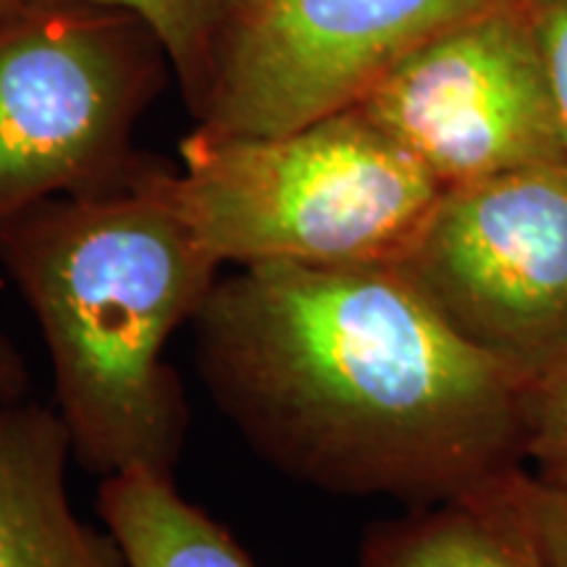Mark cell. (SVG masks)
Returning a JSON list of instances; mask_svg holds the SVG:
<instances>
[{"label": "cell", "instance_id": "1", "mask_svg": "<svg viewBox=\"0 0 567 567\" xmlns=\"http://www.w3.org/2000/svg\"><path fill=\"white\" fill-rule=\"evenodd\" d=\"M193 326L210 400L305 486L423 507L526 465L528 384L460 337L396 264L239 268Z\"/></svg>", "mask_w": 567, "mask_h": 567}, {"label": "cell", "instance_id": "2", "mask_svg": "<svg viewBox=\"0 0 567 567\" xmlns=\"http://www.w3.org/2000/svg\"><path fill=\"white\" fill-rule=\"evenodd\" d=\"M176 174L147 155L130 179L40 203L0 234V264L45 339L74 457L103 478L174 476L187 446V392L163 352L200 313L221 264L184 216Z\"/></svg>", "mask_w": 567, "mask_h": 567}, {"label": "cell", "instance_id": "3", "mask_svg": "<svg viewBox=\"0 0 567 567\" xmlns=\"http://www.w3.org/2000/svg\"><path fill=\"white\" fill-rule=\"evenodd\" d=\"M442 193L354 105L281 134L193 130L179 145V205L221 266L394 264Z\"/></svg>", "mask_w": 567, "mask_h": 567}, {"label": "cell", "instance_id": "4", "mask_svg": "<svg viewBox=\"0 0 567 567\" xmlns=\"http://www.w3.org/2000/svg\"><path fill=\"white\" fill-rule=\"evenodd\" d=\"M174 80L132 11L97 0H30L0 21V234L53 197L130 179L151 153L140 118Z\"/></svg>", "mask_w": 567, "mask_h": 567}, {"label": "cell", "instance_id": "5", "mask_svg": "<svg viewBox=\"0 0 567 567\" xmlns=\"http://www.w3.org/2000/svg\"><path fill=\"white\" fill-rule=\"evenodd\" d=\"M400 271L523 384L567 363V163L446 187Z\"/></svg>", "mask_w": 567, "mask_h": 567}, {"label": "cell", "instance_id": "6", "mask_svg": "<svg viewBox=\"0 0 567 567\" xmlns=\"http://www.w3.org/2000/svg\"><path fill=\"white\" fill-rule=\"evenodd\" d=\"M354 109L444 189L567 163L555 84L523 0H492L431 34Z\"/></svg>", "mask_w": 567, "mask_h": 567}, {"label": "cell", "instance_id": "7", "mask_svg": "<svg viewBox=\"0 0 567 567\" xmlns=\"http://www.w3.org/2000/svg\"><path fill=\"white\" fill-rule=\"evenodd\" d=\"M492 0H250L195 130L281 134L347 111L452 21Z\"/></svg>", "mask_w": 567, "mask_h": 567}, {"label": "cell", "instance_id": "8", "mask_svg": "<svg viewBox=\"0 0 567 567\" xmlns=\"http://www.w3.org/2000/svg\"><path fill=\"white\" fill-rule=\"evenodd\" d=\"M71 455L59 410L0 400V567H130L111 530L71 507Z\"/></svg>", "mask_w": 567, "mask_h": 567}, {"label": "cell", "instance_id": "9", "mask_svg": "<svg viewBox=\"0 0 567 567\" xmlns=\"http://www.w3.org/2000/svg\"><path fill=\"white\" fill-rule=\"evenodd\" d=\"M505 481L375 523L360 567H547Z\"/></svg>", "mask_w": 567, "mask_h": 567}, {"label": "cell", "instance_id": "10", "mask_svg": "<svg viewBox=\"0 0 567 567\" xmlns=\"http://www.w3.org/2000/svg\"><path fill=\"white\" fill-rule=\"evenodd\" d=\"M97 513L130 567H255L229 528L184 499L174 476L126 471L103 478Z\"/></svg>", "mask_w": 567, "mask_h": 567}, {"label": "cell", "instance_id": "11", "mask_svg": "<svg viewBox=\"0 0 567 567\" xmlns=\"http://www.w3.org/2000/svg\"><path fill=\"white\" fill-rule=\"evenodd\" d=\"M132 11L166 48L174 80L189 116H197L216 74L226 34L243 17L250 0H97Z\"/></svg>", "mask_w": 567, "mask_h": 567}, {"label": "cell", "instance_id": "12", "mask_svg": "<svg viewBox=\"0 0 567 567\" xmlns=\"http://www.w3.org/2000/svg\"><path fill=\"white\" fill-rule=\"evenodd\" d=\"M526 463L536 476L567 484V363L528 386Z\"/></svg>", "mask_w": 567, "mask_h": 567}, {"label": "cell", "instance_id": "13", "mask_svg": "<svg viewBox=\"0 0 567 567\" xmlns=\"http://www.w3.org/2000/svg\"><path fill=\"white\" fill-rule=\"evenodd\" d=\"M505 486L544 565L567 567V484H555L520 467L509 473Z\"/></svg>", "mask_w": 567, "mask_h": 567}, {"label": "cell", "instance_id": "14", "mask_svg": "<svg viewBox=\"0 0 567 567\" xmlns=\"http://www.w3.org/2000/svg\"><path fill=\"white\" fill-rule=\"evenodd\" d=\"M523 6H526L544 61L549 66L567 134V0H523Z\"/></svg>", "mask_w": 567, "mask_h": 567}, {"label": "cell", "instance_id": "15", "mask_svg": "<svg viewBox=\"0 0 567 567\" xmlns=\"http://www.w3.org/2000/svg\"><path fill=\"white\" fill-rule=\"evenodd\" d=\"M30 392L24 358L9 337L0 334V400H19Z\"/></svg>", "mask_w": 567, "mask_h": 567}, {"label": "cell", "instance_id": "16", "mask_svg": "<svg viewBox=\"0 0 567 567\" xmlns=\"http://www.w3.org/2000/svg\"><path fill=\"white\" fill-rule=\"evenodd\" d=\"M30 0H0V21H3L6 17H11L13 11H19L21 6H27Z\"/></svg>", "mask_w": 567, "mask_h": 567}]
</instances>
